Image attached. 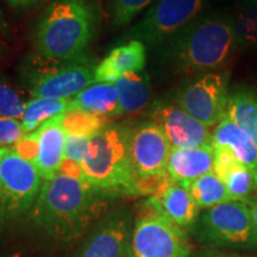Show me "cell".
Instances as JSON below:
<instances>
[{
    "label": "cell",
    "mask_w": 257,
    "mask_h": 257,
    "mask_svg": "<svg viewBox=\"0 0 257 257\" xmlns=\"http://www.w3.org/2000/svg\"><path fill=\"white\" fill-rule=\"evenodd\" d=\"M102 193L81 179L59 173L44 180L27 226L47 242H79L102 214Z\"/></svg>",
    "instance_id": "6da1fadb"
},
{
    "label": "cell",
    "mask_w": 257,
    "mask_h": 257,
    "mask_svg": "<svg viewBox=\"0 0 257 257\" xmlns=\"http://www.w3.org/2000/svg\"><path fill=\"white\" fill-rule=\"evenodd\" d=\"M237 49L232 18L206 15L159 47L157 54L170 73L192 78L225 68Z\"/></svg>",
    "instance_id": "7a4b0ae2"
},
{
    "label": "cell",
    "mask_w": 257,
    "mask_h": 257,
    "mask_svg": "<svg viewBox=\"0 0 257 257\" xmlns=\"http://www.w3.org/2000/svg\"><path fill=\"white\" fill-rule=\"evenodd\" d=\"M92 0H55L37 24L35 41L42 56L55 61L82 59L95 32Z\"/></svg>",
    "instance_id": "3957f363"
},
{
    "label": "cell",
    "mask_w": 257,
    "mask_h": 257,
    "mask_svg": "<svg viewBox=\"0 0 257 257\" xmlns=\"http://www.w3.org/2000/svg\"><path fill=\"white\" fill-rule=\"evenodd\" d=\"M80 167L83 181L102 194L142 195L128 153L126 127L104 126L92 135Z\"/></svg>",
    "instance_id": "277c9868"
},
{
    "label": "cell",
    "mask_w": 257,
    "mask_h": 257,
    "mask_svg": "<svg viewBox=\"0 0 257 257\" xmlns=\"http://www.w3.org/2000/svg\"><path fill=\"white\" fill-rule=\"evenodd\" d=\"M189 233L204 248L257 252V229L248 202L231 200L206 208Z\"/></svg>",
    "instance_id": "5b68a950"
},
{
    "label": "cell",
    "mask_w": 257,
    "mask_h": 257,
    "mask_svg": "<svg viewBox=\"0 0 257 257\" xmlns=\"http://www.w3.org/2000/svg\"><path fill=\"white\" fill-rule=\"evenodd\" d=\"M42 184L35 166L8 148L0 161V233L27 225Z\"/></svg>",
    "instance_id": "8992f818"
},
{
    "label": "cell",
    "mask_w": 257,
    "mask_h": 257,
    "mask_svg": "<svg viewBox=\"0 0 257 257\" xmlns=\"http://www.w3.org/2000/svg\"><path fill=\"white\" fill-rule=\"evenodd\" d=\"M127 147L142 195H155L170 182L168 160L172 146L163 130L153 120L126 127Z\"/></svg>",
    "instance_id": "52a82bcc"
},
{
    "label": "cell",
    "mask_w": 257,
    "mask_h": 257,
    "mask_svg": "<svg viewBox=\"0 0 257 257\" xmlns=\"http://www.w3.org/2000/svg\"><path fill=\"white\" fill-rule=\"evenodd\" d=\"M192 253L187 231L147 199L135 216L130 257H191Z\"/></svg>",
    "instance_id": "ba28073f"
},
{
    "label": "cell",
    "mask_w": 257,
    "mask_h": 257,
    "mask_svg": "<svg viewBox=\"0 0 257 257\" xmlns=\"http://www.w3.org/2000/svg\"><path fill=\"white\" fill-rule=\"evenodd\" d=\"M230 72L199 74L179 86L172 101L207 127L217 126L226 115Z\"/></svg>",
    "instance_id": "9c48e42d"
},
{
    "label": "cell",
    "mask_w": 257,
    "mask_h": 257,
    "mask_svg": "<svg viewBox=\"0 0 257 257\" xmlns=\"http://www.w3.org/2000/svg\"><path fill=\"white\" fill-rule=\"evenodd\" d=\"M210 0H156L143 18L126 32L130 40L159 48L200 17Z\"/></svg>",
    "instance_id": "30bf717a"
},
{
    "label": "cell",
    "mask_w": 257,
    "mask_h": 257,
    "mask_svg": "<svg viewBox=\"0 0 257 257\" xmlns=\"http://www.w3.org/2000/svg\"><path fill=\"white\" fill-rule=\"evenodd\" d=\"M134 221L126 207L104 213L79 240L72 257H130Z\"/></svg>",
    "instance_id": "8fae6325"
},
{
    "label": "cell",
    "mask_w": 257,
    "mask_h": 257,
    "mask_svg": "<svg viewBox=\"0 0 257 257\" xmlns=\"http://www.w3.org/2000/svg\"><path fill=\"white\" fill-rule=\"evenodd\" d=\"M94 70L81 60L35 70L29 80L30 93L32 98L72 99L94 83Z\"/></svg>",
    "instance_id": "7c38bea8"
},
{
    "label": "cell",
    "mask_w": 257,
    "mask_h": 257,
    "mask_svg": "<svg viewBox=\"0 0 257 257\" xmlns=\"http://www.w3.org/2000/svg\"><path fill=\"white\" fill-rule=\"evenodd\" d=\"M147 114L162 128L172 148L184 149L212 143L210 127L205 126L172 100L155 101Z\"/></svg>",
    "instance_id": "4fadbf2b"
},
{
    "label": "cell",
    "mask_w": 257,
    "mask_h": 257,
    "mask_svg": "<svg viewBox=\"0 0 257 257\" xmlns=\"http://www.w3.org/2000/svg\"><path fill=\"white\" fill-rule=\"evenodd\" d=\"M62 117L63 113L56 115L34 131L37 140V153L32 165L43 181L55 178L63 163L66 131L62 126Z\"/></svg>",
    "instance_id": "5bb4252c"
},
{
    "label": "cell",
    "mask_w": 257,
    "mask_h": 257,
    "mask_svg": "<svg viewBox=\"0 0 257 257\" xmlns=\"http://www.w3.org/2000/svg\"><path fill=\"white\" fill-rule=\"evenodd\" d=\"M214 147L206 144L197 148H172L168 160V175L175 184L188 187L202 175L213 172Z\"/></svg>",
    "instance_id": "9a60e30c"
},
{
    "label": "cell",
    "mask_w": 257,
    "mask_h": 257,
    "mask_svg": "<svg viewBox=\"0 0 257 257\" xmlns=\"http://www.w3.org/2000/svg\"><path fill=\"white\" fill-rule=\"evenodd\" d=\"M147 63V49L142 42L130 40L114 48L94 70V83H114L127 73L142 72Z\"/></svg>",
    "instance_id": "2e32d148"
},
{
    "label": "cell",
    "mask_w": 257,
    "mask_h": 257,
    "mask_svg": "<svg viewBox=\"0 0 257 257\" xmlns=\"http://www.w3.org/2000/svg\"><path fill=\"white\" fill-rule=\"evenodd\" d=\"M148 199L170 220L186 231L192 230L200 214V208L195 204L188 188L175 182H170L162 191Z\"/></svg>",
    "instance_id": "e0dca14e"
},
{
    "label": "cell",
    "mask_w": 257,
    "mask_h": 257,
    "mask_svg": "<svg viewBox=\"0 0 257 257\" xmlns=\"http://www.w3.org/2000/svg\"><path fill=\"white\" fill-rule=\"evenodd\" d=\"M212 144L214 147L229 149L234 157L243 166L248 167L257 178L256 143L239 125H237L226 115L212 133Z\"/></svg>",
    "instance_id": "ac0fdd59"
},
{
    "label": "cell",
    "mask_w": 257,
    "mask_h": 257,
    "mask_svg": "<svg viewBox=\"0 0 257 257\" xmlns=\"http://www.w3.org/2000/svg\"><path fill=\"white\" fill-rule=\"evenodd\" d=\"M118 92V108L114 115L142 111L152 99V82L147 72L127 73L114 82Z\"/></svg>",
    "instance_id": "d6986e66"
},
{
    "label": "cell",
    "mask_w": 257,
    "mask_h": 257,
    "mask_svg": "<svg viewBox=\"0 0 257 257\" xmlns=\"http://www.w3.org/2000/svg\"><path fill=\"white\" fill-rule=\"evenodd\" d=\"M118 108V92L114 83H93L70 100L69 110H81L101 115L115 114Z\"/></svg>",
    "instance_id": "ffe728a7"
},
{
    "label": "cell",
    "mask_w": 257,
    "mask_h": 257,
    "mask_svg": "<svg viewBox=\"0 0 257 257\" xmlns=\"http://www.w3.org/2000/svg\"><path fill=\"white\" fill-rule=\"evenodd\" d=\"M226 117L252 138L257 146V96L249 89H236L229 95Z\"/></svg>",
    "instance_id": "44dd1931"
},
{
    "label": "cell",
    "mask_w": 257,
    "mask_h": 257,
    "mask_svg": "<svg viewBox=\"0 0 257 257\" xmlns=\"http://www.w3.org/2000/svg\"><path fill=\"white\" fill-rule=\"evenodd\" d=\"M70 100L72 99L32 98L25 105L21 119L24 133H34L47 120L68 111Z\"/></svg>",
    "instance_id": "7402d4cb"
},
{
    "label": "cell",
    "mask_w": 257,
    "mask_h": 257,
    "mask_svg": "<svg viewBox=\"0 0 257 257\" xmlns=\"http://www.w3.org/2000/svg\"><path fill=\"white\" fill-rule=\"evenodd\" d=\"M187 188L200 210H206L231 201L224 182L213 172L193 181Z\"/></svg>",
    "instance_id": "603a6c76"
},
{
    "label": "cell",
    "mask_w": 257,
    "mask_h": 257,
    "mask_svg": "<svg viewBox=\"0 0 257 257\" xmlns=\"http://www.w3.org/2000/svg\"><path fill=\"white\" fill-rule=\"evenodd\" d=\"M232 22L238 48L257 49V4L249 0L237 12Z\"/></svg>",
    "instance_id": "cb8c5ba5"
},
{
    "label": "cell",
    "mask_w": 257,
    "mask_h": 257,
    "mask_svg": "<svg viewBox=\"0 0 257 257\" xmlns=\"http://www.w3.org/2000/svg\"><path fill=\"white\" fill-rule=\"evenodd\" d=\"M231 200L249 202L257 192V178L248 167L239 163L224 180Z\"/></svg>",
    "instance_id": "d4e9b609"
},
{
    "label": "cell",
    "mask_w": 257,
    "mask_h": 257,
    "mask_svg": "<svg viewBox=\"0 0 257 257\" xmlns=\"http://www.w3.org/2000/svg\"><path fill=\"white\" fill-rule=\"evenodd\" d=\"M106 117L88 113L81 110H68L62 117V126L66 134L85 135L91 137L105 126Z\"/></svg>",
    "instance_id": "484cf974"
},
{
    "label": "cell",
    "mask_w": 257,
    "mask_h": 257,
    "mask_svg": "<svg viewBox=\"0 0 257 257\" xmlns=\"http://www.w3.org/2000/svg\"><path fill=\"white\" fill-rule=\"evenodd\" d=\"M154 2L156 0H111L112 21L117 27H125Z\"/></svg>",
    "instance_id": "4316f807"
},
{
    "label": "cell",
    "mask_w": 257,
    "mask_h": 257,
    "mask_svg": "<svg viewBox=\"0 0 257 257\" xmlns=\"http://www.w3.org/2000/svg\"><path fill=\"white\" fill-rule=\"evenodd\" d=\"M27 102L8 82H0V114L21 120Z\"/></svg>",
    "instance_id": "83f0119b"
},
{
    "label": "cell",
    "mask_w": 257,
    "mask_h": 257,
    "mask_svg": "<svg viewBox=\"0 0 257 257\" xmlns=\"http://www.w3.org/2000/svg\"><path fill=\"white\" fill-rule=\"evenodd\" d=\"M89 146V137L85 135L66 134V143H64V160L69 162L81 165L87 154Z\"/></svg>",
    "instance_id": "f1b7e54d"
},
{
    "label": "cell",
    "mask_w": 257,
    "mask_h": 257,
    "mask_svg": "<svg viewBox=\"0 0 257 257\" xmlns=\"http://www.w3.org/2000/svg\"><path fill=\"white\" fill-rule=\"evenodd\" d=\"M25 135L21 120L0 114V147H15Z\"/></svg>",
    "instance_id": "f546056e"
},
{
    "label": "cell",
    "mask_w": 257,
    "mask_h": 257,
    "mask_svg": "<svg viewBox=\"0 0 257 257\" xmlns=\"http://www.w3.org/2000/svg\"><path fill=\"white\" fill-rule=\"evenodd\" d=\"M214 147V146H213ZM239 161L234 157L229 149L220 147H214V162L213 173L224 181L225 178L230 174V172L234 167L239 165Z\"/></svg>",
    "instance_id": "4dcf8cb0"
},
{
    "label": "cell",
    "mask_w": 257,
    "mask_h": 257,
    "mask_svg": "<svg viewBox=\"0 0 257 257\" xmlns=\"http://www.w3.org/2000/svg\"><path fill=\"white\" fill-rule=\"evenodd\" d=\"M191 257H252V256L240 255V253L224 251V250L202 248L193 252Z\"/></svg>",
    "instance_id": "1f68e13d"
},
{
    "label": "cell",
    "mask_w": 257,
    "mask_h": 257,
    "mask_svg": "<svg viewBox=\"0 0 257 257\" xmlns=\"http://www.w3.org/2000/svg\"><path fill=\"white\" fill-rule=\"evenodd\" d=\"M6 2L14 8H28V6L38 4L43 0H6Z\"/></svg>",
    "instance_id": "d6a6232c"
},
{
    "label": "cell",
    "mask_w": 257,
    "mask_h": 257,
    "mask_svg": "<svg viewBox=\"0 0 257 257\" xmlns=\"http://www.w3.org/2000/svg\"><path fill=\"white\" fill-rule=\"evenodd\" d=\"M249 208H250V213H251V218L253 224H255L256 229H257V197H253L251 200L248 202Z\"/></svg>",
    "instance_id": "836d02e7"
},
{
    "label": "cell",
    "mask_w": 257,
    "mask_h": 257,
    "mask_svg": "<svg viewBox=\"0 0 257 257\" xmlns=\"http://www.w3.org/2000/svg\"><path fill=\"white\" fill-rule=\"evenodd\" d=\"M8 30V24H6L5 19H4V15H3L2 10H0V31L5 32Z\"/></svg>",
    "instance_id": "e575fe53"
},
{
    "label": "cell",
    "mask_w": 257,
    "mask_h": 257,
    "mask_svg": "<svg viewBox=\"0 0 257 257\" xmlns=\"http://www.w3.org/2000/svg\"><path fill=\"white\" fill-rule=\"evenodd\" d=\"M6 150H8V148H4V147H0V161H2L3 156H4V154L6 153Z\"/></svg>",
    "instance_id": "d590c367"
},
{
    "label": "cell",
    "mask_w": 257,
    "mask_h": 257,
    "mask_svg": "<svg viewBox=\"0 0 257 257\" xmlns=\"http://www.w3.org/2000/svg\"><path fill=\"white\" fill-rule=\"evenodd\" d=\"M252 3H255V4H257V0H251Z\"/></svg>",
    "instance_id": "8d00e7d4"
},
{
    "label": "cell",
    "mask_w": 257,
    "mask_h": 257,
    "mask_svg": "<svg viewBox=\"0 0 257 257\" xmlns=\"http://www.w3.org/2000/svg\"><path fill=\"white\" fill-rule=\"evenodd\" d=\"M256 96H257V93H256Z\"/></svg>",
    "instance_id": "74e56055"
}]
</instances>
